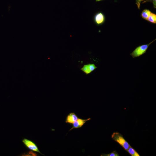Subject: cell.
<instances>
[{
    "label": "cell",
    "instance_id": "1",
    "mask_svg": "<svg viewBox=\"0 0 156 156\" xmlns=\"http://www.w3.org/2000/svg\"><path fill=\"white\" fill-rule=\"evenodd\" d=\"M111 138L113 140L118 143L126 151L130 146L122 135L119 132L113 133L112 135Z\"/></svg>",
    "mask_w": 156,
    "mask_h": 156
},
{
    "label": "cell",
    "instance_id": "2",
    "mask_svg": "<svg viewBox=\"0 0 156 156\" xmlns=\"http://www.w3.org/2000/svg\"><path fill=\"white\" fill-rule=\"evenodd\" d=\"M155 40L148 44L142 45L138 47L130 54V55L133 58H134L139 57L144 54L146 52L149 46Z\"/></svg>",
    "mask_w": 156,
    "mask_h": 156
},
{
    "label": "cell",
    "instance_id": "3",
    "mask_svg": "<svg viewBox=\"0 0 156 156\" xmlns=\"http://www.w3.org/2000/svg\"><path fill=\"white\" fill-rule=\"evenodd\" d=\"M93 19L95 23L98 26H99L104 23L105 20V17L102 12H99L94 15Z\"/></svg>",
    "mask_w": 156,
    "mask_h": 156
},
{
    "label": "cell",
    "instance_id": "4",
    "mask_svg": "<svg viewBox=\"0 0 156 156\" xmlns=\"http://www.w3.org/2000/svg\"><path fill=\"white\" fill-rule=\"evenodd\" d=\"M22 142L30 150L40 153L43 155L39 151L36 145L32 141L24 138Z\"/></svg>",
    "mask_w": 156,
    "mask_h": 156
},
{
    "label": "cell",
    "instance_id": "5",
    "mask_svg": "<svg viewBox=\"0 0 156 156\" xmlns=\"http://www.w3.org/2000/svg\"><path fill=\"white\" fill-rule=\"evenodd\" d=\"M90 119L91 118H90L86 119L79 118H78L76 121L72 124V127L70 129L69 131H71L74 129L81 128L86 122Z\"/></svg>",
    "mask_w": 156,
    "mask_h": 156
},
{
    "label": "cell",
    "instance_id": "6",
    "mask_svg": "<svg viewBox=\"0 0 156 156\" xmlns=\"http://www.w3.org/2000/svg\"><path fill=\"white\" fill-rule=\"evenodd\" d=\"M97 67L94 64L84 65L83 67L81 68V70L86 74H90L95 70Z\"/></svg>",
    "mask_w": 156,
    "mask_h": 156
},
{
    "label": "cell",
    "instance_id": "7",
    "mask_svg": "<svg viewBox=\"0 0 156 156\" xmlns=\"http://www.w3.org/2000/svg\"><path fill=\"white\" fill-rule=\"evenodd\" d=\"M78 118L77 115L74 112L70 113L67 116L65 122L66 123L72 124Z\"/></svg>",
    "mask_w": 156,
    "mask_h": 156
},
{
    "label": "cell",
    "instance_id": "8",
    "mask_svg": "<svg viewBox=\"0 0 156 156\" xmlns=\"http://www.w3.org/2000/svg\"><path fill=\"white\" fill-rule=\"evenodd\" d=\"M151 12L149 10L145 9L142 12L141 14V16L144 19L147 20Z\"/></svg>",
    "mask_w": 156,
    "mask_h": 156
},
{
    "label": "cell",
    "instance_id": "9",
    "mask_svg": "<svg viewBox=\"0 0 156 156\" xmlns=\"http://www.w3.org/2000/svg\"><path fill=\"white\" fill-rule=\"evenodd\" d=\"M127 151L132 156H140L138 153L131 146H129Z\"/></svg>",
    "mask_w": 156,
    "mask_h": 156
},
{
    "label": "cell",
    "instance_id": "10",
    "mask_svg": "<svg viewBox=\"0 0 156 156\" xmlns=\"http://www.w3.org/2000/svg\"><path fill=\"white\" fill-rule=\"evenodd\" d=\"M147 20L151 23H156V15L151 12Z\"/></svg>",
    "mask_w": 156,
    "mask_h": 156
},
{
    "label": "cell",
    "instance_id": "11",
    "mask_svg": "<svg viewBox=\"0 0 156 156\" xmlns=\"http://www.w3.org/2000/svg\"><path fill=\"white\" fill-rule=\"evenodd\" d=\"M101 156H119V155L116 151H113L109 154H102Z\"/></svg>",
    "mask_w": 156,
    "mask_h": 156
},
{
    "label": "cell",
    "instance_id": "12",
    "mask_svg": "<svg viewBox=\"0 0 156 156\" xmlns=\"http://www.w3.org/2000/svg\"><path fill=\"white\" fill-rule=\"evenodd\" d=\"M148 2H151L153 3L154 7L155 8H156V0H146L142 2V3Z\"/></svg>",
    "mask_w": 156,
    "mask_h": 156
},
{
    "label": "cell",
    "instance_id": "13",
    "mask_svg": "<svg viewBox=\"0 0 156 156\" xmlns=\"http://www.w3.org/2000/svg\"><path fill=\"white\" fill-rule=\"evenodd\" d=\"M144 0H136V4L138 9H140V3L141 2Z\"/></svg>",
    "mask_w": 156,
    "mask_h": 156
},
{
    "label": "cell",
    "instance_id": "14",
    "mask_svg": "<svg viewBox=\"0 0 156 156\" xmlns=\"http://www.w3.org/2000/svg\"><path fill=\"white\" fill-rule=\"evenodd\" d=\"M102 0H95V1L96 2H99V1H101Z\"/></svg>",
    "mask_w": 156,
    "mask_h": 156
}]
</instances>
